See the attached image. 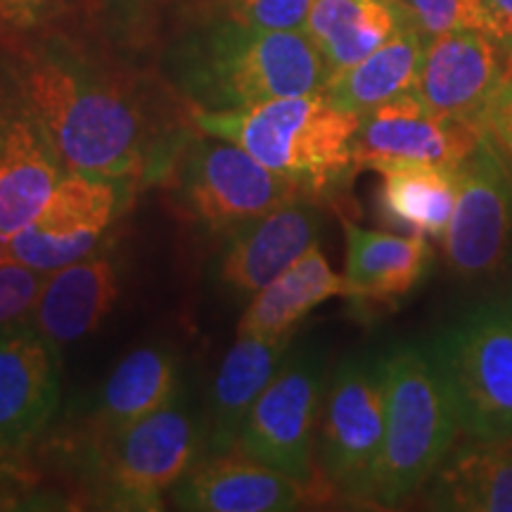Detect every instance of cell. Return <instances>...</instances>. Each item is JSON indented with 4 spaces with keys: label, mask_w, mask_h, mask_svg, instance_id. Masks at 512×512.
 Listing matches in <instances>:
<instances>
[{
    "label": "cell",
    "mask_w": 512,
    "mask_h": 512,
    "mask_svg": "<svg viewBox=\"0 0 512 512\" xmlns=\"http://www.w3.org/2000/svg\"><path fill=\"white\" fill-rule=\"evenodd\" d=\"M406 24L396 0H311L302 29L332 76L361 62Z\"/></svg>",
    "instance_id": "22"
},
{
    "label": "cell",
    "mask_w": 512,
    "mask_h": 512,
    "mask_svg": "<svg viewBox=\"0 0 512 512\" xmlns=\"http://www.w3.org/2000/svg\"><path fill=\"white\" fill-rule=\"evenodd\" d=\"M510 306H512V302H510Z\"/></svg>",
    "instance_id": "34"
},
{
    "label": "cell",
    "mask_w": 512,
    "mask_h": 512,
    "mask_svg": "<svg viewBox=\"0 0 512 512\" xmlns=\"http://www.w3.org/2000/svg\"><path fill=\"white\" fill-rule=\"evenodd\" d=\"M413 29L430 38L458 29H479L496 34L482 0H396ZM498 36V34H496Z\"/></svg>",
    "instance_id": "27"
},
{
    "label": "cell",
    "mask_w": 512,
    "mask_h": 512,
    "mask_svg": "<svg viewBox=\"0 0 512 512\" xmlns=\"http://www.w3.org/2000/svg\"><path fill=\"white\" fill-rule=\"evenodd\" d=\"M384 441L382 363L347 358L325 384L318 420V475L325 489L370 501Z\"/></svg>",
    "instance_id": "7"
},
{
    "label": "cell",
    "mask_w": 512,
    "mask_h": 512,
    "mask_svg": "<svg viewBox=\"0 0 512 512\" xmlns=\"http://www.w3.org/2000/svg\"><path fill=\"white\" fill-rule=\"evenodd\" d=\"M323 228L320 200L299 195L259 219L226 233L219 254L221 285L238 297H254L299 256L318 245Z\"/></svg>",
    "instance_id": "16"
},
{
    "label": "cell",
    "mask_w": 512,
    "mask_h": 512,
    "mask_svg": "<svg viewBox=\"0 0 512 512\" xmlns=\"http://www.w3.org/2000/svg\"><path fill=\"white\" fill-rule=\"evenodd\" d=\"M347 294L349 287L344 275L332 271L328 256L316 245L254 294L242 313L238 332L264 339L292 337L294 328L313 309L328 299Z\"/></svg>",
    "instance_id": "21"
},
{
    "label": "cell",
    "mask_w": 512,
    "mask_h": 512,
    "mask_svg": "<svg viewBox=\"0 0 512 512\" xmlns=\"http://www.w3.org/2000/svg\"><path fill=\"white\" fill-rule=\"evenodd\" d=\"M384 221L415 235L441 240L458 200V169L434 164H403L380 171Z\"/></svg>",
    "instance_id": "26"
},
{
    "label": "cell",
    "mask_w": 512,
    "mask_h": 512,
    "mask_svg": "<svg viewBox=\"0 0 512 512\" xmlns=\"http://www.w3.org/2000/svg\"><path fill=\"white\" fill-rule=\"evenodd\" d=\"M313 498L309 486L256 463L240 448L207 458L171 489L176 508L197 512H287Z\"/></svg>",
    "instance_id": "17"
},
{
    "label": "cell",
    "mask_w": 512,
    "mask_h": 512,
    "mask_svg": "<svg viewBox=\"0 0 512 512\" xmlns=\"http://www.w3.org/2000/svg\"><path fill=\"white\" fill-rule=\"evenodd\" d=\"M178 396L176 358L164 347H140L121 358L102 384L95 420L102 439L162 411Z\"/></svg>",
    "instance_id": "24"
},
{
    "label": "cell",
    "mask_w": 512,
    "mask_h": 512,
    "mask_svg": "<svg viewBox=\"0 0 512 512\" xmlns=\"http://www.w3.org/2000/svg\"><path fill=\"white\" fill-rule=\"evenodd\" d=\"M46 273L10 259L0 264V328L29 320Z\"/></svg>",
    "instance_id": "28"
},
{
    "label": "cell",
    "mask_w": 512,
    "mask_h": 512,
    "mask_svg": "<svg viewBox=\"0 0 512 512\" xmlns=\"http://www.w3.org/2000/svg\"><path fill=\"white\" fill-rule=\"evenodd\" d=\"M60 347L31 320L0 328V458L17 456L60 406Z\"/></svg>",
    "instance_id": "14"
},
{
    "label": "cell",
    "mask_w": 512,
    "mask_h": 512,
    "mask_svg": "<svg viewBox=\"0 0 512 512\" xmlns=\"http://www.w3.org/2000/svg\"><path fill=\"white\" fill-rule=\"evenodd\" d=\"M8 69L64 171L164 181L190 136L155 124L121 83L62 43L19 48Z\"/></svg>",
    "instance_id": "1"
},
{
    "label": "cell",
    "mask_w": 512,
    "mask_h": 512,
    "mask_svg": "<svg viewBox=\"0 0 512 512\" xmlns=\"http://www.w3.org/2000/svg\"><path fill=\"white\" fill-rule=\"evenodd\" d=\"M190 114L202 133L245 147L261 164L320 202L347 185L356 171L354 136L361 114L342 110L325 93Z\"/></svg>",
    "instance_id": "3"
},
{
    "label": "cell",
    "mask_w": 512,
    "mask_h": 512,
    "mask_svg": "<svg viewBox=\"0 0 512 512\" xmlns=\"http://www.w3.org/2000/svg\"><path fill=\"white\" fill-rule=\"evenodd\" d=\"M136 185L131 178L67 171L34 221L8 238L10 259L50 273L93 254L131 207Z\"/></svg>",
    "instance_id": "9"
},
{
    "label": "cell",
    "mask_w": 512,
    "mask_h": 512,
    "mask_svg": "<svg viewBox=\"0 0 512 512\" xmlns=\"http://www.w3.org/2000/svg\"><path fill=\"white\" fill-rule=\"evenodd\" d=\"M235 22L256 29H302L311 0H226Z\"/></svg>",
    "instance_id": "29"
},
{
    "label": "cell",
    "mask_w": 512,
    "mask_h": 512,
    "mask_svg": "<svg viewBox=\"0 0 512 512\" xmlns=\"http://www.w3.org/2000/svg\"><path fill=\"white\" fill-rule=\"evenodd\" d=\"M107 441L102 489L117 510H162L164 491L185 477L200 448V430L181 396Z\"/></svg>",
    "instance_id": "10"
},
{
    "label": "cell",
    "mask_w": 512,
    "mask_h": 512,
    "mask_svg": "<svg viewBox=\"0 0 512 512\" xmlns=\"http://www.w3.org/2000/svg\"><path fill=\"white\" fill-rule=\"evenodd\" d=\"M5 261H10L8 238H3V235H0V264H5Z\"/></svg>",
    "instance_id": "33"
},
{
    "label": "cell",
    "mask_w": 512,
    "mask_h": 512,
    "mask_svg": "<svg viewBox=\"0 0 512 512\" xmlns=\"http://www.w3.org/2000/svg\"><path fill=\"white\" fill-rule=\"evenodd\" d=\"M482 138L477 121L434 114L413 91L361 114L354 136V164L356 171H384L403 164L458 169Z\"/></svg>",
    "instance_id": "12"
},
{
    "label": "cell",
    "mask_w": 512,
    "mask_h": 512,
    "mask_svg": "<svg viewBox=\"0 0 512 512\" xmlns=\"http://www.w3.org/2000/svg\"><path fill=\"white\" fill-rule=\"evenodd\" d=\"M380 363L384 441L370 503L396 508L439 470L456 446L460 425L430 351L403 344Z\"/></svg>",
    "instance_id": "4"
},
{
    "label": "cell",
    "mask_w": 512,
    "mask_h": 512,
    "mask_svg": "<svg viewBox=\"0 0 512 512\" xmlns=\"http://www.w3.org/2000/svg\"><path fill=\"white\" fill-rule=\"evenodd\" d=\"M427 351L451 394L460 434L482 444H512V306L467 311Z\"/></svg>",
    "instance_id": "5"
},
{
    "label": "cell",
    "mask_w": 512,
    "mask_h": 512,
    "mask_svg": "<svg viewBox=\"0 0 512 512\" xmlns=\"http://www.w3.org/2000/svg\"><path fill=\"white\" fill-rule=\"evenodd\" d=\"M166 178L181 214L216 233H230L306 195L245 147L211 133H204V138L190 133Z\"/></svg>",
    "instance_id": "6"
},
{
    "label": "cell",
    "mask_w": 512,
    "mask_h": 512,
    "mask_svg": "<svg viewBox=\"0 0 512 512\" xmlns=\"http://www.w3.org/2000/svg\"><path fill=\"white\" fill-rule=\"evenodd\" d=\"M441 242L448 266L463 280L486 278L508 261L512 176L486 136L458 166L456 209Z\"/></svg>",
    "instance_id": "11"
},
{
    "label": "cell",
    "mask_w": 512,
    "mask_h": 512,
    "mask_svg": "<svg viewBox=\"0 0 512 512\" xmlns=\"http://www.w3.org/2000/svg\"><path fill=\"white\" fill-rule=\"evenodd\" d=\"M342 228L347 242V297L387 304L411 294L425 278L432 261L425 235L382 233L361 228L349 219H342Z\"/></svg>",
    "instance_id": "20"
},
{
    "label": "cell",
    "mask_w": 512,
    "mask_h": 512,
    "mask_svg": "<svg viewBox=\"0 0 512 512\" xmlns=\"http://www.w3.org/2000/svg\"><path fill=\"white\" fill-rule=\"evenodd\" d=\"M512 72V41L489 31H446L425 43L415 86L427 110L477 121Z\"/></svg>",
    "instance_id": "13"
},
{
    "label": "cell",
    "mask_w": 512,
    "mask_h": 512,
    "mask_svg": "<svg viewBox=\"0 0 512 512\" xmlns=\"http://www.w3.org/2000/svg\"><path fill=\"white\" fill-rule=\"evenodd\" d=\"M176 72L192 110L209 112L323 93L330 81L304 29H256L230 17L185 43Z\"/></svg>",
    "instance_id": "2"
},
{
    "label": "cell",
    "mask_w": 512,
    "mask_h": 512,
    "mask_svg": "<svg viewBox=\"0 0 512 512\" xmlns=\"http://www.w3.org/2000/svg\"><path fill=\"white\" fill-rule=\"evenodd\" d=\"M67 174L8 64L0 67V235L10 238L41 211Z\"/></svg>",
    "instance_id": "15"
},
{
    "label": "cell",
    "mask_w": 512,
    "mask_h": 512,
    "mask_svg": "<svg viewBox=\"0 0 512 512\" xmlns=\"http://www.w3.org/2000/svg\"><path fill=\"white\" fill-rule=\"evenodd\" d=\"M119 299V266L107 249H95L43 278L29 320L57 347L100 328Z\"/></svg>",
    "instance_id": "18"
},
{
    "label": "cell",
    "mask_w": 512,
    "mask_h": 512,
    "mask_svg": "<svg viewBox=\"0 0 512 512\" xmlns=\"http://www.w3.org/2000/svg\"><path fill=\"white\" fill-rule=\"evenodd\" d=\"M430 479V508L512 512V444L467 439L465 446H453Z\"/></svg>",
    "instance_id": "23"
},
{
    "label": "cell",
    "mask_w": 512,
    "mask_h": 512,
    "mask_svg": "<svg viewBox=\"0 0 512 512\" xmlns=\"http://www.w3.org/2000/svg\"><path fill=\"white\" fill-rule=\"evenodd\" d=\"M290 339H264L240 335L223 356L211 384L209 418L204 432V456L214 458L238 448L242 427L254 403L278 373L290 349Z\"/></svg>",
    "instance_id": "19"
},
{
    "label": "cell",
    "mask_w": 512,
    "mask_h": 512,
    "mask_svg": "<svg viewBox=\"0 0 512 512\" xmlns=\"http://www.w3.org/2000/svg\"><path fill=\"white\" fill-rule=\"evenodd\" d=\"M477 124L489 143L496 147L512 176V72L479 114Z\"/></svg>",
    "instance_id": "30"
},
{
    "label": "cell",
    "mask_w": 512,
    "mask_h": 512,
    "mask_svg": "<svg viewBox=\"0 0 512 512\" xmlns=\"http://www.w3.org/2000/svg\"><path fill=\"white\" fill-rule=\"evenodd\" d=\"M64 0H0V36H24L48 24Z\"/></svg>",
    "instance_id": "31"
},
{
    "label": "cell",
    "mask_w": 512,
    "mask_h": 512,
    "mask_svg": "<svg viewBox=\"0 0 512 512\" xmlns=\"http://www.w3.org/2000/svg\"><path fill=\"white\" fill-rule=\"evenodd\" d=\"M482 5L496 34L512 41V0H482Z\"/></svg>",
    "instance_id": "32"
},
{
    "label": "cell",
    "mask_w": 512,
    "mask_h": 512,
    "mask_svg": "<svg viewBox=\"0 0 512 512\" xmlns=\"http://www.w3.org/2000/svg\"><path fill=\"white\" fill-rule=\"evenodd\" d=\"M328 370L320 351L287 349L278 373L254 403L238 448L256 463L318 489L316 437Z\"/></svg>",
    "instance_id": "8"
},
{
    "label": "cell",
    "mask_w": 512,
    "mask_h": 512,
    "mask_svg": "<svg viewBox=\"0 0 512 512\" xmlns=\"http://www.w3.org/2000/svg\"><path fill=\"white\" fill-rule=\"evenodd\" d=\"M427 38L411 24L396 31L361 62L332 74L325 95L342 110L366 114L377 105L413 93L420 79Z\"/></svg>",
    "instance_id": "25"
}]
</instances>
